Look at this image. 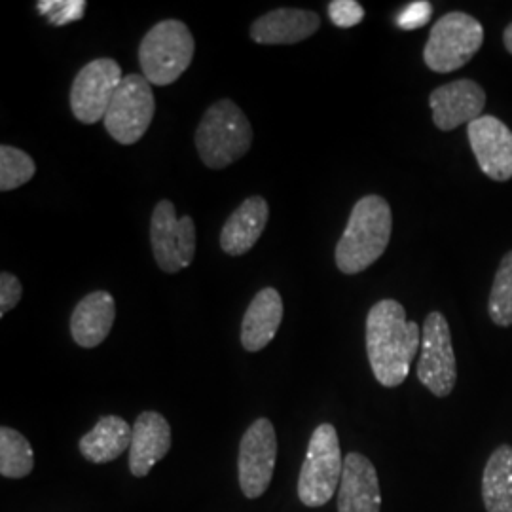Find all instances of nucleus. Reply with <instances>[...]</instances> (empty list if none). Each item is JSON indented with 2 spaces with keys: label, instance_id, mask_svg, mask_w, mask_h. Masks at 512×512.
<instances>
[{
  "label": "nucleus",
  "instance_id": "dca6fc26",
  "mask_svg": "<svg viewBox=\"0 0 512 512\" xmlns=\"http://www.w3.org/2000/svg\"><path fill=\"white\" fill-rule=\"evenodd\" d=\"M319 27H321V18L311 10L279 8L256 19L251 25V38L256 44H266V46L296 44L315 35Z\"/></svg>",
  "mask_w": 512,
  "mask_h": 512
},
{
  "label": "nucleus",
  "instance_id": "aec40b11",
  "mask_svg": "<svg viewBox=\"0 0 512 512\" xmlns=\"http://www.w3.org/2000/svg\"><path fill=\"white\" fill-rule=\"evenodd\" d=\"M131 433L133 427H129L128 421L118 416H105L80 439V454L95 465L110 463L131 446Z\"/></svg>",
  "mask_w": 512,
  "mask_h": 512
},
{
  "label": "nucleus",
  "instance_id": "ddd939ff",
  "mask_svg": "<svg viewBox=\"0 0 512 512\" xmlns=\"http://www.w3.org/2000/svg\"><path fill=\"white\" fill-rule=\"evenodd\" d=\"M433 122L440 131H452L480 118L486 107V92L475 80H456L431 93Z\"/></svg>",
  "mask_w": 512,
  "mask_h": 512
},
{
  "label": "nucleus",
  "instance_id": "a878e982",
  "mask_svg": "<svg viewBox=\"0 0 512 512\" xmlns=\"http://www.w3.org/2000/svg\"><path fill=\"white\" fill-rule=\"evenodd\" d=\"M329 16L336 27L349 29L363 21L365 8L355 0H332L329 4Z\"/></svg>",
  "mask_w": 512,
  "mask_h": 512
},
{
  "label": "nucleus",
  "instance_id": "f257e3e1",
  "mask_svg": "<svg viewBox=\"0 0 512 512\" xmlns=\"http://www.w3.org/2000/svg\"><path fill=\"white\" fill-rule=\"evenodd\" d=\"M420 348V327L406 319L401 302L385 298L370 308L366 317V353L380 384L384 387L403 384Z\"/></svg>",
  "mask_w": 512,
  "mask_h": 512
},
{
  "label": "nucleus",
  "instance_id": "6e6552de",
  "mask_svg": "<svg viewBox=\"0 0 512 512\" xmlns=\"http://www.w3.org/2000/svg\"><path fill=\"white\" fill-rule=\"evenodd\" d=\"M418 380L435 397H448L458 380L456 353L446 317L440 311H431L421 329L420 365Z\"/></svg>",
  "mask_w": 512,
  "mask_h": 512
},
{
  "label": "nucleus",
  "instance_id": "a211bd4d",
  "mask_svg": "<svg viewBox=\"0 0 512 512\" xmlns=\"http://www.w3.org/2000/svg\"><path fill=\"white\" fill-rule=\"evenodd\" d=\"M116 319V302L107 291L84 296L74 308L71 334L80 348H97L107 340Z\"/></svg>",
  "mask_w": 512,
  "mask_h": 512
},
{
  "label": "nucleus",
  "instance_id": "b1692460",
  "mask_svg": "<svg viewBox=\"0 0 512 512\" xmlns=\"http://www.w3.org/2000/svg\"><path fill=\"white\" fill-rule=\"evenodd\" d=\"M37 173L35 160L16 147H0V190L10 192L29 183Z\"/></svg>",
  "mask_w": 512,
  "mask_h": 512
},
{
  "label": "nucleus",
  "instance_id": "9b49d317",
  "mask_svg": "<svg viewBox=\"0 0 512 512\" xmlns=\"http://www.w3.org/2000/svg\"><path fill=\"white\" fill-rule=\"evenodd\" d=\"M277 461V435L272 421L256 420L239 442V488L247 499H258L270 488Z\"/></svg>",
  "mask_w": 512,
  "mask_h": 512
},
{
  "label": "nucleus",
  "instance_id": "4468645a",
  "mask_svg": "<svg viewBox=\"0 0 512 512\" xmlns=\"http://www.w3.org/2000/svg\"><path fill=\"white\" fill-rule=\"evenodd\" d=\"M382 492L376 467L363 454L344 458V473L338 488V512H380Z\"/></svg>",
  "mask_w": 512,
  "mask_h": 512
},
{
  "label": "nucleus",
  "instance_id": "4be33fe9",
  "mask_svg": "<svg viewBox=\"0 0 512 512\" xmlns=\"http://www.w3.org/2000/svg\"><path fill=\"white\" fill-rule=\"evenodd\" d=\"M35 454L31 442L12 427L0 429V475L4 478H23L31 475Z\"/></svg>",
  "mask_w": 512,
  "mask_h": 512
},
{
  "label": "nucleus",
  "instance_id": "bb28decb",
  "mask_svg": "<svg viewBox=\"0 0 512 512\" xmlns=\"http://www.w3.org/2000/svg\"><path fill=\"white\" fill-rule=\"evenodd\" d=\"M433 16V6L431 2H412L404 8L403 12L397 18V25L404 31H414L420 29L425 23H429V19Z\"/></svg>",
  "mask_w": 512,
  "mask_h": 512
},
{
  "label": "nucleus",
  "instance_id": "5701e85b",
  "mask_svg": "<svg viewBox=\"0 0 512 512\" xmlns=\"http://www.w3.org/2000/svg\"><path fill=\"white\" fill-rule=\"evenodd\" d=\"M488 313L497 327L512 325V251L503 256L495 274L492 293L488 298Z\"/></svg>",
  "mask_w": 512,
  "mask_h": 512
},
{
  "label": "nucleus",
  "instance_id": "39448f33",
  "mask_svg": "<svg viewBox=\"0 0 512 512\" xmlns=\"http://www.w3.org/2000/svg\"><path fill=\"white\" fill-rule=\"evenodd\" d=\"M342 473L344 461L338 433L334 425L321 423L311 435L306 459L298 476L300 501L311 509L327 505L340 488Z\"/></svg>",
  "mask_w": 512,
  "mask_h": 512
},
{
  "label": "nucleus",
  "instance_id": "7ed1b4c3",
  "mask_svg": "<svg viewBox=\"0 0 512 512\" xmlns=\"http://www.w3.org/2000/svg\"><path fill=\"white\" fill-rule=\"evenodd\" d=\"M251 145V122L234 101L220 99L205 110L196 129V148L203 164L211 169H224L243 158Z\"/></svg>",
  "mask_w": 512,
  "mask_h": 512
},
{
  "label": "nucleus",
  "instance_id": "f03ea898",
  "mask_svg": "<svg viewBox=\"0 0 512 512\" xmlns=\"http://www.w3.org/2000/svg\"><path fill=\"white\" fill-rule=\"evenodd\" d=\"M393 230L391 207L382 196L370 194L353 205L348 226L336 245V266L342 274L365 272L384 255Z\"/></svg>",
  "mask_w": 512,
  "mask_h": 512
},
{
  "label": "nucleus",
  "instance_id": "1a4fd4ad",
  "mask_svg": "<svg viewBox=\"0 0 512 512\" xmlns=\"http://www.w3.org/2000/svg\"><path fill=\"white\" fill-rule=\"evenodd\" d=\"M150 243L154 260L165 274L188 268L196 255V226L192 217H177L175 205L162 200L150 220Z\"/></svg>",
  "mask_w": 512,
  "mask_h": 512
},
{
  "label": "nucleus",
  "instance_id": "f8f14e48",
  "mask_svg": "<svg viewBox=\"0 0 512 512\" xmlns=\"http://www.w3.org/2000/svg\"><path fill=\"white\" fill-rule=\"evenodd\" d=\"M476 164L497 183L512 179V131L495 116H480L467 128Z\"/></svg>",
  "mask_w": 512,
  "mask_h": 512
},
{
  "label": "nucleus",
  "instance_id": "2eb2a0df",
  "mask_svg": "<svg viewBox=\"0 0 512 512\" xmlns=\"http://www.w3.org/2000/svg\"><path fill=\"white\" fill-rule=\"evenodd\" d=\"M171 450V427L162 414L143 412L135 423L129 446V471L137 478L147 476L152 467Z\"/></svg>",
  "mask_w": 512,
  "mask_h": 512
},
{
  "label": "nucleus",
  "instance_id": "0eeeda50",
  "mask_svg": "<svg viewBox=\"0 0 512 512\" xmlns=\"http://www.w3.org/2000/svg\"><path fill=\"white\" fill-rule=\"evenodd\" d=\"M156 112V99L150 82L143 74L124 76L120 88L114 93L105 129L120 145H135L145 137Z\"/></svg>",
  "mask_w": 512,
  "mask_h": 512
},
{
  "label": "nucleus",
  "instance_id": "412c9836",
  "mask_svg": "<svg viewBox=\"0 0 512 512\" xmlns=\"http://www.w3.org/2000/svg\"><path fill=\"white\" fill-rule=\"evenodd\" d=\"M482 499L488 512H512V446L501 444L482 475Z\"/></svg>",
  "mask_w": 512,
  "mask_h": 512
},
{
  "label": "nucleus",
  "instance_id": "f3484780",
  "mask_svg": "<svg viewBox=\"0 0 512 512\" xmlns=\"http://www.w3.org/2000/svg\"><path fill=\"white\" fill-rule=\"evenodd\" d=\"M270 217V207L262 196H251L228 217L220 232V247L226 255L241 256L255 247Z\"/></svg>",
  "mask_w": 512,
  "mask_h": 512
},
{
  "label": "nucleus",
  "instance_id": "423d86ee",
  "mask_svg": "<svg viewBox=\"0 0 512 512\" xmlns=\"http://www.w3.org/2000/svg\"><path fill=\"white\" fill-rule=\"evenodd\" d=\"M482 44V23L465 12H450L433 25L423 48V61L433 73H454L478 54Z\"/></svg>",
  "mask_w": 512,
  "mask_h": 512
},
{
  "label": "nucleus",
  "instance_id": "9d476101",
  "mask_svg": "<svg viewBox=\"0 0 512 512\" xmlns=\"http://www.w3.org/2000/svg\"><path fill=\"white\" fill-rule=\"evenodd\" d=\"M122 80L124 76L120 65L110 57L93 59L92 63L80 69L71 88L74 118L88 126L105 120L114 93L120 88Z\"/></svg>",
  "mask_w": 512,
  "mask_h": 512
},
{
  "label": "nucleus",
  "instance_id": "393cba45",
  "mask_svg": "<svg viewBox=\"0 0 512 512\" xmlns=\"http://www.w3.org/2000/svg\"><path fill=\"white\" fill-rule=\"evenodd\" d=\"M86 6L84 0H40L37 4L38 12L57 27L84 18Z\"/></svg>",
  "mask_w": 512,
  "mask_h": 512
},
{
  "label": "nucleus",
  "instance_id": "20e7f679",
  "mask_svg": "<svg viewBox=\"0 0 512 512\" xmlns=\"http://www.w3.org/2000/svg\"><path fill=\"white\" fill-rule=\"evenodd\" d=\"M196 42L179 19L156 23L139 46V63L150 84L169 86L177 82L194 59Z\"/></svg>",
  "mask_w": 512,
  "mask_h": 512
},
{
  "label": "nucleus",
  "instance_id": "cd10ccee",
  "mask_svg": "<svg viewBox=\"0 0 512 512\" xmlns=\"http://www.w3.org/2000/svg\"><path fill=\"white\" fill-rule=\"evenodd\" d=\"M23 296L21 281L10 272L0 274V317H4L10 310H14Z\"/></svg>",
  "mask_w": 512,
  "mask_h": 512
},
{
  "label": "nucleus",
  "instance_id": "c85d7f7f",
  "mask_svg": "<svg viewBox=\"0 0 512 512\" xmlns=\"http://www.w3.org/2000/svg\"><path fill=\"white\" fill-rule=\"evenodd\" d=\"M503 44H505L507 52L512 55V23L505 29V33H503Z\"/></svg>",
  "mask_w": 512,
  "mask_h": 512
},
{
  "label": "nucleus",
  "instance_id": "6ab92c4d",
  "mask_svg": "<svg viewBox=\"0 0 512 512\" xmlns=\"http://www.w3.org/2000/svg\"><path fill=\"white\" fill-rule=\"evenodd\" d=\"M283 321V300L274 287L256 294L241 323V346L255 353L274 340Z\"/></svg>",
  "mask_w": 512,
  "mask_h": 512
}]
</instances>
